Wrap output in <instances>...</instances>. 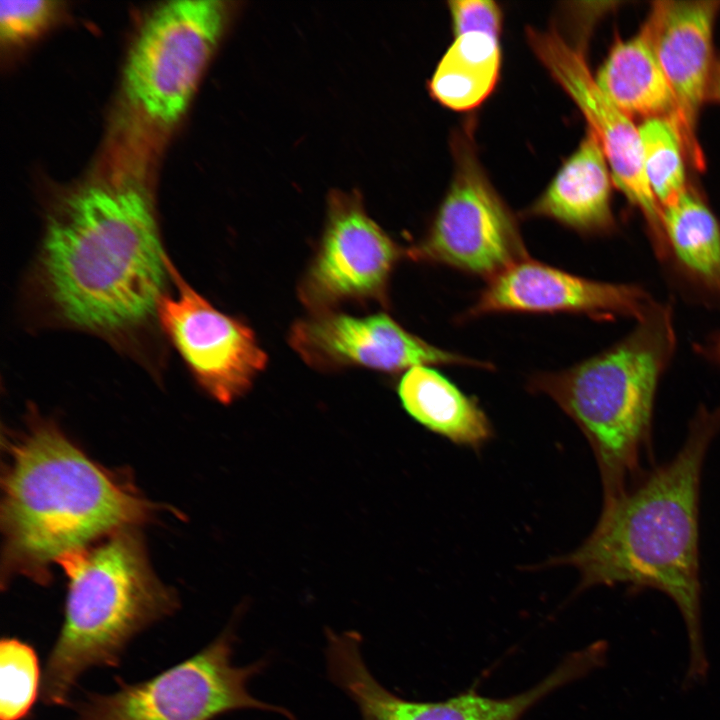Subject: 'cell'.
Segmentation results:
<instances>
[{"mask_svg":"<svg viewBox=\"0 0 720 720\" xmlns=\"http://www.w3.org/2000/svg\"><path fill=\"white\" fill-rule=\"evenodd\" d=\"M720 431V409L700 408L686 440L669 462L604 500L584 543L549 562L578 570L580 589L626 585L667 594L678 606L690 642L689 681L707 669L700 621L699 496L708 448Z\"/></svg>","mask_w":720,"mask_h":720,"instance_id":"cell-1","label":"cell"},{"mask_svg":"<svg viewBox=\"0 0 720 720\" xmlns=\"http://www.w3.org/2000/svg\"><path fill=\"white\" fill-rule=\"evenodd\" d=\"M169 261L146 194L131 184H93L51 213L38 281L58 319L117 335L156 315Z\"/></svg>","mask_w":720,"mask_h":720,"instance_id":"cell-2","label":"cell"},{"mask_svg":"<svg viewBox=\"0 0 720 720\" xmlns=\"http://www.w3.org/2000/svg\"><path fill=\"white\" fill-rule=\"evenodd\" d=\"M1 487L2 586L19 576L47 584L65 556L160 509L40 418L7 441Z\"/></svg>","mask_w":720,"mask_h":720,"instance_id":"cell-3","label":"cell"},{"mask_svg":"<svg viewBox=\"0 0 720 720\" xmlns=\"http://www.w3.org/2000/svg\"><path fill=\"white\" fill-rule=\"evenodd\" d=\"M68 580L64 620L48 655L41 694L65 706L87 671L116 667L140 633L179 607L150 563L138 527L118 530L58 563Z\"/></svg>","mask_w":720,"mask_h":720,"instance_id":"cell-4","label":"cell"},{"mask_svg":"<svg viewBox=\"0 0 720 720\" xmlns=\"http://www.w3.org/2000/svg\"><path fill=\"white\" fill-rule=\"evenodd\" d=\"M674 347L671 308L653 302L616 344L529 381L531 391L556 402L586 437L599 467L604 500L622 494L644 475L641 464L650 450L657 387Z\"/></svg>","mask_w":720,"mask_h":720,"instance_id":"cell-5","label":"cell"},{"mask_svg":"<svg viewBox=\"0 0 720 720\" xmlns=\"http://www.w3.org/2000/svg\"><path fill=\"white\" fill-rule=\"evenodd\" d=\"M233 625L186 660L136 683L120 682L109 693H89L75 705L77 720H214L240 709H260L295 720L291 712L263 702L248 683L265 661L233 663Z\"/></svg>","mask_w":720,"mask_h":720,"instance_id":"cell-6","label":"cell"},{"mask_svg":"<svg viewBox=\"0 0 720 720\" xmlns=\"http://www.w3.org/2000/svg\"><path fill=\"white\" fill-rule=\"evenodd\" d=\"M217 0H176L155 9L129 52L124 91L148 121L170 126L185 113L228 23Z\"/></svg>","mask_w":720,"mask_h":720,"instance_id":"cell-7","label":"cell"},{"mask_svg":"<svg viewBox=\"0 0 720 720\" xmlns=\"http://www.w3.org/2000/svg\"><path fill=\"white\" fill-rule=\"evenodd\" d=\"M467 136L454 138L449 188L427 233L407 254L488 281L528 256L515 216L490 183Z\"/></svg>","mask_w":720,"mask_h":720,"instance_id":"cell-8","label":"cell"},{"mask_svg":"<svg viewBox=\"0 0 720 720\" xmlns=\"http://www.w3.org/2000/svg\"><path fill=\"white\" fill-rule=\"evenodd\" d=\"M326 638L329 676L354 701L362 720H519L545 695L600 664L597 652L588 647L532 689L512 697L490 698L469 690L443 701L420 702L395 695L377 681L363 659L357 632L329 630Z\"/></svg>","mask_w":720,"mask_h":720,"instance_id":"cell-9","label":"cell"},{"mask_svg":"<svg viewBox=\"0 0 720 720\" xmlns=\"http://www.w3.org/2000/svg\"><path fill=\"white\" fill-rule=\"evenodd\" d=\"M526 34L538 60L585 117L603 149L614 185L642 213L656 253L665 257L662 211L645 175L638 126L600 90L582 44L569 42L555 26L544 31L528 27Z\"/></svg>","mask_w":720,"mask_h":720,"instance_id":"cell-10","label":"cell"},{"mask_svg":"<svg viewBox=\"0 0 720 720\" xmlns=\"http://www.w3.org/2000/svg\"><path fill=\"white\" fill-rule=\"evenodd\" d=\"M169 273L177 294L160 298V325L198 383L216 400L230 403L250 388L267 356L247 325L214 308L170 261Z\"/></svg>","mask_w":720,"mask_h":720,"instance_id":"cell-11","label":"cell"},{"mask_svg":"<svg viewBox=\"0 0 720 720\" xmlns=\"http://www.w3.org/2000/svg\"><path fill=\"white\" fill-rule=\"evenodd\" d=\"M401 253L357 194L333 192L319 251L301 286L303 302L320 309L345 299L383 298Z\"/></svg>","mask_w":720,"mask_h":720,"instance_id":"cell-12","label":"cell"},{"mask_svg":"<svg viewBox=\"0 0 720 720\" xmlns=\"http://www.w3.org/2000/svg\"><path fill=\"white\" fill-rule=\"evenodd\" d=\"M290 343L318 368L361 365L390 372L423 365L492 368L488 362L434 346L382 313L367 317L319 313L296 323Z\"/></svg>","mask_w":720,"mask_h":720,"instance_id":"cell-13","label":"cell"},{"mask_svg":"<svg viewBox=\"0 0 720 720\" xmlns=\"http://www.w3.org/2000/svg\"><path fill=\"white\" fill-rule=\"evenodd\" d=\"M641 288L581 277L529 257L487 281L463 318L494 313L583 314L640 319L653 304Z\"/></svg>","mask_w":720,"mask_h":720,"instance_id":"cell-14","label":"cell"},{"mask_svg":"<svg viewBox=\"0 0 720 720\" xmlns=\"http://www.w3.org/2000/svg\"><path fill=\"white\" fill-rule=\"evenodd\" d=\"M720 1H655L641 31L673 91L686 155L697 169L704 155L697 138L713 69V32Z\"/></svg>","mask_w":720,"mask_h":720,"instance_id":"cell-15","label":"cell"},{"mask_svg":"<svg viewBox=\"0 0 720 720\" xmlns=\"http://www.w3.org/2000/svg\"><path fill=\"white\" fill-rule=\"evenodd\" d=\"M613 185L600 142L587 129L576 150L524 216L549 218L583 235L608 233L615 227Z\"/></svg>","mask_w":720,"mask_h":720,"instance_id":"cell-16","label":"cell"},{"mask_svg":"<svg viewBox=\"0 0 720 720\" xmlns=\"http://www.w3.org/2000/svg\"><path fill=\"white\" fill-rule=\"evenodd\" d=\"M397 392L416 422L454 444L478 449L492 437L490 421L477 400L430 366L407 370Z\"/></svg>","mask_w":720,"mask_h":720,"instance_id":"cell-17","label":"cell"},{"mask_svg":"<svg viewBox=\"0 0 720 720\" xmlns=\"http://www.w3.org/2000/svg\"><path fill=\"white\" fill-rule=\"evenodd\" d=\"M594 78L604 95L631 119L665 117L679 125L673 91L641 30L632 38L615 39Z\"/></svg>","mask_w":720,"mask_h":720,"instance_id":"cell-18","label":"cell"},{"mask_svg":"<svg viewBox=\"0 0 720 720\" xmlns=\"http://www.w3.org/2000/svg\"><path fill=\"white\" fill-rule=\"evenodd\" d=\"M500 67L499 37L478 32L456 36L429 81L430 94L451 110H473L494 90Z\"/></svg>","mask_w":720,"mask_h":720,"instance_id":"cell-19","label":"cell"},{"mask_svg":"<svg viewBox=\"0 0 720 720\" xmlns=\"http://www.w3.org/2000/svg\"><path fill=\"white\" fill-rule=\"evenodd\" d=\"M661 210L668 251L690 278L720 295V224L716 216L689 188Z\"/></svg>","mask_w":720,"mask_h":720,"instance_id":"cell-20","label":"cell"},{"mask_svg":"<svg viewBox=\"0 0 720 720\" xmlns=\"http://www.w3.org/2000/svg\"><path fill=\"white\" fill-rule=\"evenodd\" d=\"M638 132L645 175L662 209L688 188L685 171L687 155L679 125L671 118H650L641 122Z\"/></svg>","mask_w":720,"mask_h":720,"instance_id":"cell-21","label":"cell"},{"mask_svg":"<svg viewBox=\"0 0 720 720\" xmlns=\"http://www.w3.org/2000/svg\"><path fill=\"white\" fill-rule=\"evenodd\" d=\"M43 673L34 648L14 637L0 642V719L23 720L41 694Z\"/></svg>","mask_w":720,"mask_h":720,"instance_id":"cell-22","label":"cell"},{"mask_svg":"<svg viewBox=\"0 0 720 720\" xmlns=\"http://www.w3.org/2000/svg\"><path fill=\"white\" fill-rule=\"evenodd\" d=\"M58 3L48 0L1 1L0 35L2 42L16 44L28 40L54 18Z\"/></svg>","mask_w":720,"mask_h":720,"instance_id":"cell-23","label":"cell"},{"mask_svg":"<svg viewBox=\"0 0 720 720\" xmlns=\"http://www.w3.org/2000/svg\"><path fill=\"white\" fill-rule=\"evenodd\" d=\"M455 37L466 33H486L499 37L503 12L490 0H455L448 2Z\"/></svg>","mask_w":720,"mask_h":720,"instance_id":"cell-24","label":"cell"},{"mask_svg":"<svg viewBox=\"0 0 720 720\" xmlns=\"http://www.w3.org/2000/svg\"><path fill=\"white\" fill-rule=\"evenodd\" d=\"M708 99L720 104V59L715 62Z\"/></svg>","mask_w":720,"mask_h":720,"instance_id":"cell-25","label":"cell"},{"mask_svg":"<svg viewBox=\"0 0 720 720\" xmlns=\"http://www.w3.org/2000/svg\"><path fill=\"white\" fill-rule=\"evenodd\" d=\"M716 353H717L718 358L720 359V337H719V340L716 345Z\"/></svg>","mask_w":720,"mask_h":720,"instance_id":"cell-26","label":"cell"}]
</instances>
